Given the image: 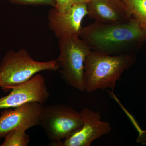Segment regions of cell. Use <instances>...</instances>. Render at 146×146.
I'll return each mask as SVG.
<instances>
[{"label":"cell","instance_id":"5","mask_svg":"<svg viewBox=\"0 0 146 146\" xmlns=\"http://www.w3.org/2000/svg\"><path fill=\"white\" fill-rule=\"evenodd\" d=\"M83 124L79 112L65 105L43 106L40 125L50 141V145L65 140Z\"/></svg>","mask_w":146,"mask_h":146},{"label":"cell","instance_id":"8","mask_svg":"<svg viewBox=\"0 0 146 146\" xmlns=\"http://www.w3.org/2000/svg\"><path fill=\"white\" fill-rule=\"evenodd\" d=\"M43 106L34 102L4 110L0 115V140L13 129L22 128L27 130L40 125Z\"/></svg>","mask_w":146,"mask_h":146},{"label":"cell","instance_id":"10","mask_svg":"<svg viewBox=\"0 0 146 146\" xmlns=\"http://www.w3.org/2000/svg\"><path fill=\"white\" fill-rule=\"evenodd\" d=\"M87 16L96 23L112 24L132 18L121 0H93L87 5Z\"/></svg>","mask_w":146,"mask_h":146},{"label":"cell","instance_id":"14","mask_svg":"<svg viewBox=\"0 0 146 146\" xmlns=\"http://www.w3.org/2000/svg\"><path fill=\"white\" fill-rule=\"evenodd\" d=\"M56 5L54 8L60 13L67 12L72 6L73 0H55Z\"/></svg>","mask_w":146,"mask_h":146},{"label":"cell","instance_id":"7","mask_svg":"<svg viewBox=\"0 0 146 146\" xmlns=\"http://www.w3.org/2000/svg\"><path fill=\"white\" fill-rule=\"evenodd\" d=\"M83 122L81 127L54 146H89L93 141L111 132L110 123L101 120L100 112L84 108L79 112Z\"/></svg>","mask_w":146,"mask_h":146},{"label":"cell","instance_id":"2","mask_svg":"<svg viewBox=\"0 0 146 146\" xmlns=\"http://www.w3.org/2000/svg\"><path fill=\"white\" fill-rule=\"evenodd\" d=\"M136 60L133 54L111 55L91 50L84 64V91L90 93L97 90H114L125 70Z\"/></svg>","mask_w":146,"mask_h":146},{"label":"cell","instance_id":"9","mask_svg":"<svg viewBox=\"0 0 146 146\" xmlns=\"http://www.w3.org/2000/svg\"><path fill=\"white\" fill-rule=\"evenodd\" d=\"M87 14V5L83 4L74 5L64 13L51 9L48 14L49 28L58 38L67 34L78 35L82 28V22Z\"/></svg>","mask_w":146,"mask_h":146},{"label":"cell","instance_id":"3","mask_svg":"<svg viewBox=\"0 0 146 146\" xmlns=\"http://www.w3.org/2000/svg\"><path fill=\"white\" fill-rule=\"evenodd\" d=\"M59 69L56 59L39 62L33 59L24 49L17 52L9 51L0 63V87L4 91H8L28 81L39 72Z\"/></svg>","mask_w":146,"mask_h":146},{"label":"cell","instance_id":"16","mask_svg":"<svg viewBox=\"0 0 146 146\" xmlns=\"http://www.w3.org/2000/svg\"><path fill=\"white\" fill-rule=\"evenodd\" d=\"M1 75H0V85H1Z\"/></svg>","mask_w":146,"mask_h":146},{"label":"cell","instance_id":"1","mask_svg":"<svg viewBox=\"0 0 146 146\" xmlns=\"http://www.w3.org/2000/svg\"><path fill=\"white\" fill-rule=\"evenodd\" d=\"M78 36L91 50L111 55L133 54L146 42V33L133 17L112 24L94 22L82 27Z\"/></svg>","mask_w":146,"mask_h":146},{"label":"cell","instance_id":"6","mask_svg":"<svg viewBox=\"0 0 146 146\" xmlns=\"http://www.w3.org/2000/svg\"><path fill=\"white\" fill-rule=\"evenodd\" d=\"M50 96L44 77L36 74L28 81L13 87L7 96L0 98V109L34 102L43 104Z\"/></svg>","mask_w":146,"mask_h":146},{"label":"cell","instance_id":"12","mask_svg":"<svg viewBox=\"0 0 146 146\" xmlns=\"http://www.w3.org/2000/svg\"><path fill=\"white\" fill-rule=\"evenodd\" d=\"M27 130L22 128L13 129L4 137L5 140L1 146H27L30 141Z\"/></svg>","mask_w":146,"mask_h":146},{"label":"cell","instance_id":"15","mask_svg":"<svg viewBox=\"0 0 146 146\" xmlns=\"http://www.w3.org/2000/svg\"><path fill=\"white\" fill-rule=\"evenodd\" d=\"M93 0H73V5L83 4H89Z\"/></svg>","mask_w":146,"mask_h":146},{"label":"cell","instance_id":"11","mask_svg":"<svg viewBox=\"0 0 146 146\" xmlns=\"http://www.w3.org/2000/svg\"><path fill=\"white\" fill-rule=\"evenodd\" d=\"M146 33V0H121Z\"/></svg>","mask_w":146,"mask_h":146},{"label":"cell","instance_id":"13","mask_svg":"<svg viewBox=\"0 0 146 146\" xmlns=\"http://www.w3.org/2000/svg\"><path fill=\"white\" fill-rule=\"evenodd\" d=\"M13 3L25 5H47L55 6V0H10Z\"/></svg>","mask_w":146,"mask_h":146},{"label":"cell","instance_id":"4","mask_svg":"<svg viewBox=\"0 0 146 146\" xmlns=\"http://www.w3.org/2000/svg\"><path fill=\"white\" fill-rule=\"evenodd\" d=\"M59 65L61 78L69 86L84 91V64L91 49L78 35L65 34L58 38Z\"/></svg>","mask_w":146,"mask_h":146}]
</instances>
